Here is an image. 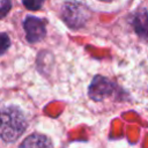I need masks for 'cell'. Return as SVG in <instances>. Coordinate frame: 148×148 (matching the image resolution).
<instances>
[{
  "label": "cell",
  "mask_w": 148,
  "mask_h": 148,
  "mask_svg": "<svg viewBox=\"0 0 148 148\" xmlns=\"http://www.w3.org/2000/svg\"><path fill=\"white\" fill-rule=\"evenodd\" d=\"M27 120L15 106H7L1 112V138L6 142L15 141L25 130Z\"/></svg>",
  "instance_id": "6da1fadb"
},
{
  "label": "cell",
  "mask_w": 148,
  "mask_h": 148,
  "mask_svg": "<svg viewBox=\"0 0 148 148\" xmlns=\"http://www.w3.org/2000/svg\"><path fill=\"white\" fill-rule=\"evenodd\" d=\"M24 30L27 34V39L31 43L38 42L42 38H44L45 36V25L43 23L42 20L34 17V16H29L25 18L24 21Z\"/></svg>",
  "instance_id": "7a4b0ae2"
},
{
  "label": "cell",
  "mask_w": 148,
  "mask_h": 148,
  "mask_svg": "<svg viewBox=\"0 0 148 148\" xmlns=\"http://www.w3.org/2000/svg\"><path fill=\"white\" fill-rule=\"evenodd\" d=\"M84 8L77 3H67L64 6V18L71 27H79L84 22Z\"/></svg>",
  "instance_id": "3957f363"
},
{
  "label": "cell",
  "mask_w": 148,
  "mask_h": 148,
  "mask_svg": "<svg viewBox=\"0 0 148 148\" xmlns=\"http://www.w3.org/2000/svg\"><path fill=\"white\" fill-rule=\"evenodd\" d=\"M111 83L109 81H106L104 77H96L94 83L90 87L89 90V95L91 96V98L99 101L102 99L104 96L109 95L111 92Z\"/></svg>",
  "instance_id": "277c9868"
},
{
  "label": "cell",
  "mask_w": 148,
  "mask_h": 148,
  "mask_svg": "<svg viewBox=\"0 0 148 148\" xmlns=\"http://www.w3.org/2000/svg\"><path fill=\"white\" fill-rule=\"evenodd\" d=\"M20 148H53V146L45 135L31 134L21 143Z\"/></svg>",
  "instance_id": "5b68a950"
},
{
  "label": "cell",
  "mask_w": 148,
  "mask_h": 148,
  "mask_svg": "<svg viewBox=\"0 0 148 148\" xmlns=\"http://www.w3.org/2000/svg\"><path fill=\"white\" fill-rule=\"evenodd\" d=\"M133 24L135 27V31L140 36L148 38V14L145 10H140L135 14Z\"/></svg>",
  "instance_id": "8992f818"
},
{
  "label": "cell",
  "mask_w": 148,
  "mask_h": 148,
  "mask_svg": "<svg viewBox=\"0 0 148 148\" xmlns=\"http://www.w3.org/2000/svg\"><path fill=\"white\" fill-rule=\"evenodd\" d=\"M22 2L25 6V8L30 10H37L42 7L44 0H22Z\"/></svg>",
  "instance_id": "52a82bcc"
},
{
  "label": "cell",
  "mask_w": 148,
  "mask_h": 148,
  "mask_svg": "<svg viewBox=\"0 0 148 148\" xmlns=\"http://www.w3.org/2000/svg\"><path fill=\"white\" fill-rule=\"evenodd\" d=\"M1 5H2L1 13H2V16H5L7 10L10 8V0H1Z\"/></svg>",
  "instance_id": "ba28073f"
},
{
  "label": "cell",
  "mask_w": 148,
  "mask_h": 148,
  "mask_svg": "<svg viewBox=\"0 0 148 148\" xmlns=\"http://www.w3.org/2000/svg\"><path fill=\"white\" fill-rule=\"evenodd\" d=\"M101 1H105V2H109V1H112V0H101Z\"/></svg>",
  "instance_id": "9c48e42d"
}]
</instances>
